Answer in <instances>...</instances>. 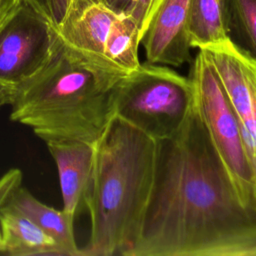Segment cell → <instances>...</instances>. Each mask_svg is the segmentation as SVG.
Listing matches in <instances>:
<instances>
[{
	"label": "cell",
	"mask_w": 256,
	"mask_h": 256,
	"mask_svg": "<svg viewBox=\"0 0 256 256\" xmlns=\"http://www.w3.org/2000/svg\"><path fill=\"white\" fill-rule=\"evenodd\" d=\"M22 172L19 169L13 168L6 172L0 178V207L3 206L14 190L22 184ZM3 252V241L0 230V254Z\"/></svg>",
	"instance_id": "e0dca14e"
},
{
	"label": "cell",
	"mask_w": 256,
	"mask_h": 256,
	"mask_svg": "<svg viewBox=\"0 0 256 256\" xmlns=\"http://www.w3.org/2000/svg\"><path fill=\"white\" fill-rule=\"evenodd\" d=\"M141 29L137 22L122 12L114 19L105 44L108 61L125 74H130L140 66L138 49Z\"/></svg>",
	"instance_id": "5bb4252c"
},
{
	"label": "cell",
	"mask_w": 256,
	"mask_h": 256,
	"mask_svg": "<svg viewBox=\"0 0 256 256\" xmlns=\"http://www.w3.org/2000/svg\"><path fill=\"white\" fill-rule=\"evenodd\" d=\"M2 254L10 256H66L59 244L9 203L0 207Z\"/></svg>",
	"instance_id": "8fae6325"
},
{
	"label": "cell",
	"mask_w": 256,
	"mask_h": 256,
	"mask_svg": "<svg viewBox=\"0 0 256 256\" xmlns=\"http://www.w3.org/2000/svg\"><path fill=\"white\" fill-rule=\"evenodd\" d=\"M200 49L214 66L228 95L256 178V59L231 38Z\"/></svg>",
	"instance_id": "52a82bcc"
},
{
	"label": "cell",
	"mask_w": 256,
	"mask_h": 256,
	"mask_svg": "<svg viewBox=\"0 0 256 256\" xmlns=\"http://www.w3.org/2000/svg\"><path fill=\"white\" fill-rule=\"evenodd\" d=\"M12 89V84L0 82V108H2L5 105H9L11 100Z\"/></svg>",
	"instance_id": "44dd1931"
},
{
	"label": "cell",
	"mask_w": 256,
	"mask_h": 256,
	"mask_svg": "<svg viewBox=\"0 0 256 256\" xmlns=\"http://www.w3.org/2000/svg\"><path fill=\"white\" fill-rule=\"evenodd\" d=\"M190 63L188 77L193 85L195 104L209 137L242 204L256 215V178L228 95L214 66L201 49H198Z\"/></svg>",
	"instance_id": "5b68a950"
},
{
	"label": "cell",
	"mask_w": 256,
	"mask_h": 256,
	"mask_svg": "<svg viewBox=\"0 0 256 256\" xmlns=\"http://www.w3.org/2000/svg\"><path fill=\"white\" fill-rule=\"evenodd\" d=\"M45 143L57 166L63 210L75 217L90 183L94 144L77 140H48Z\"/></svg>",
	"instance_id": "30bf717a"
},
{
	"label": "cell",
	"mask_w": 256,
	"mask_h": 256,
	"mask_svg": "<svg viewBox=\"0 0 256 256\" xmlns=\"http://www.w3.org/2000/svg\"><path fill=\"white\" fill-rule=\"evenodd\" d=\"M54 25H58L64 18L71 0H36Z\"/></svg>",
	"instance_id": "ac0fdd59"
},
{
	"label": "cell",
	"mask_w": 256,
	"mask_h": 256,
	"mask_svg": "<svg viewBox=\"0 0 256 256\" xmlns=\"http://www.w3.org/2000/svg\"><path fill=\"white\" fill-rule=\"evenodd\" d=\"M118 14L97 0H71L64 18L55 29L71 47L94 60L114 66L105 56V44Z\"/></svg>",
	"instance_id": "9c48e42d"
},
{
	"label": "cell",
	"mask_w": 256,
	"mask_h": 256,
	"mask_svg": "<svg viewBox=\"0 0 256 256\" xmlns=\"http://www.w3.org/2000/svg\"><path fill=\"white\" fill-rule=\"evenodd\" d=\"M226 0H190L188 35L192 48H203L230 38Z\"/></svg>",
	"instance_id": "4fadbf2b"
},
{
	"label": "cell",
	"mask_w": 256,
	"mask_h": 256,
	"mask_svg": "<svg viewBox=\"0 0 256 256\" xmlns=\"http://www.w3.org/2000/svg\"><path fill=\"white\" fill-rule=\"evenodd\" d=\"M190 0H161L146 24L140 44L147 62L180 67L191 62L188 35Z\"/></svg>",
	"instance_id": "ba28073f"
},
{
	"label": "cell",
	"mask_w": 256,
	"mask_h": 256,
	"mask_svg": "<svg viewBox=\"0 0 256 256\" xmlns=\"http://www.w3.org/2000/svg\"><path fill=\"white\" fill-rule=\"evenodd\" d=\"M126 76L68 45L54 25L43 63L13 85L10 119L30 127L45 142L94 144L116 114L118 90Z\"/></svg>",
	"instance_id": "7a4b0ae2"
},
{
	"label": "cell",
	"mask_w": 256,
	"mask_h": 256,
	"mask_svg": "<svg viewBox=\"0 0 256 256\" xmlns=\"http://www.w3.org/2000/svg\"><path fill=\"white\" fill-rule=\"evenodd\" d=\"M54 23L36 0H25L0 28V82L16 84L31 75L47 57Z\"/></svg>",
	"instance_id": "8992f818"
},
{
	"label": "cell",
	"mask_w": 256,
	"mask_h": 256,
	"mask_svg": "<svg viewBox=\"0 0 256 256\" xmlns=\"http://www.w3.org/2000/svg\"><path fill=\"white\" fill-rule=\"evenodd\" d=\"M7 203L51 236L64 250L66 256H81V248L77 246L74 236V216L63 209L56 210L42 203L22 185L14 190Z\"/></svg>",
	"instance_id": "7c38bea8"
},
{
	"label": "cell",
	"mask_w": 256,
	"mask_h": 256,
	"mask_svg": "<svg viewBox=\"0 0 256 256\" xmlns=\"http://www.w3.org/2000/svg\"><path fill=\"white\" fill-rule=\"evenodd\" d=\"M151 193L128 256H256V215L242 204L195 100L157 140Z\"/></svg>",
	"instance_id": "6da1fadb"
},
{
	"label": "cell",
	"mask_w": 256,
	"mask_h": 256,
	"mask_svg": "<svg viewBox=\"0 0 256 256\" xmlns=\"http://www.w3.org/2000/svg\"><path fill=\"white\" fill-rule=\"evenodd\" d=\"M110 8L111 10L115 11L116 13H122L127 8L130 0H97Z\"/></svg>",
	"instance_id": "ffe728a7"
},
{
	"label": "cell",
	"mask_w": 256,
	"mask_h": 256,
	"mask_svg": "<svg viewBox=\"0 0 256 256\" xmlns=\"http://www.w3.org/2000/svg\"><path fill=\"white\" fill-rule=\"evenodd\" d=\"M24 2L25 0H0V28L16 14Z\"/></svg>",
	"instance_id": "d6986e66"
},
{
	"label": "cell",
	"mask_w": 256,
	"mask_h": 256,
	"mask_svg": "<svg viewBox=\"0 0 256 256\" xmlns=\"http://www.w3.org/2000/svg\"><path fill=\"white\" fill-rule=\"evenodd\" d=\"M230 28L234 27L242 48L256 59V0H229Z\"/></svg>",
	"instance_id": "9a60e30c"
},
{
	"label": "cell",
	"mask_w": 256,
	"mask_h": 256,
	"mask_svg": "<svg viewBox=\"0 0 256 256\" xmlns=\"http://www.w3.org/2000/svg\"><path fill=\"white\" fill-rule=\"evenodd\" d=\"M193 103L189 77L166 65L145 62L121 82L116 115L161 140L173 136L183 126Z\"/></svg>",
	"instance_id": "277c9868"
},
{
	"label": "cell",
	"mask_w": 256,
	"mask_h": 256,
	"mask_svg": "<svg viewBox=\"0 0 256 256\" xmlns=\"http://www.w3.org/2000/svg\"><path fill=\"white\" fill-rule=\"evenodd\" d=\"M158 142L114 115L94 143L85 204L91 221L81 256H128L151 193Z\"/></svg>",
	"instance_id": "3957f363"
},
{
	"label": "cell",
	"mask_w": 256,
	"mask_h": 256,
	"mask_svg": "<svg viewBox=\"0 0 256 256\" xmlns=\"http://www.w3.org/2000/svg\"><path fill=\"white\" fill-rule=\"evenodd\" d=\"M161 0H130L124 13L130 15L139 25L142 32L152 13Z\"/></svg>",
	"instance_id": "2e32d148"
}]
</instances>
